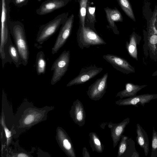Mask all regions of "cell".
Wrapping results in <instances>:
<instances>
[{
	"label": "cell",
	"mask_w": 157,
	"mask_h": 157,
	"mask_svg": "<svg viewBox=\"0 0 157 157\" xmlns=\"http://www.w3.org/2000/svg\"><path fill=\"white\" fill-rule=\"evenodd\" d=\"M9 28L21 57L22 64L26 66L28 63L29 53L24 26L20 22H14L10 24Z\"/></svg>",
	"instance_id": "obj_1"
},
{
	"label": "cell",
	"mask_w": 157,
	"mask_h": 157,
	"mask_svg": "<svg viewBox=\"0 0 157 157\" xmlns=\"http://www.w3.org/2000/svg\"><path fill=\"white\" fill-rule=\"evenodd\" d=\"M77 37L78 45L82 49L88 48L91 46L106 44L96 30L86 25L84 27L79 26Z\"/></svg>",
	"instance_id": "obj_2"
},
{
	"label": "cell",
	"mask_w": 157,
	"mask_h": 157,
	"mask_svg": "<svg viewBox=\"0 0 157 157\" xmlns=\"http://www.w3.org/2000/svg\"><path fill=\"white\" fill-rule=\"evenodd\" d=\"M68 13H62L46 24L41 25L37 35L36 42L41 44L47 40L57 31L60 25L68 17Z\"/></svg>",
	"instance_id": "obj_3"
},
{
	"label": "cell",
	"mask_w": 157,
	"mask_h": 157,
	"mask_svg": "<svg viewBox=\"0 0 157 157\" xmlns=\"http://www.w3.org/2000/svg\"><path fill=\"white\" fill-rule=\"evenodd\" d=\"M70 51L64 50L54 62L51 70L53 71L51 84L59 81L67 71L70 61Z\"/></svg>",
	"instance_id": "obj_4"
},
{
	"label": "cell",
	"mask_w": 157,
	"mask_h": 157,
	"mask_svg": "<svg viewBox=\"0 0 157 157\" xmlns=\"http://www.w3.org/2000/svg\"><path fill=\"white\" fill-rule=\"evenodd\" d=\"M74 15L72 14L63 23L55 44L52 49V53H57L66 42L72 30Z\"/></svg>",
	"instance_id": "obj_5"
},
{
	"label": "cell",
	"mask_w": 157,
	"mask_h": 157,
	"mask_svg": "<svg viewBox=\"0 0 157 157\" xmlns=\"http://www.w3.org/2000/svg\"><path fill=\"white\" fill-rule=\"evenodd\" d=\"M108 77V73H106L89 86L87 93L90 99L97 101L102 98L106 92Z\"/></svg>",
	"instance_id": "obj_6"
},
{
	"label": "cell",
	"mask_w": 157,
	"mask_h": 157,
	"mask_svg": "<svg viewBox=\"0 0 157 157\" xmlns=\"http://www.w3.org/2000/svg\"><path fill=\"white\" fill-rule=\"evenodd\" d=\"M102 70V67H97L95 65L82 68L78 75L71 80L67 86L84 84L96 76Z\"/></svg>",
	"instance_id": "obj_7"
},
{
	"label": "cell",
	"mask_w": 157,
	"mask_h": 157,
	"mask_svg": "<svg viewBox=\"0 0 157 157\" xmlns=\"http://www.w3.org/2000/svg\"><path fill=\"white\" fill-rule=\"evenodd\" d=\"M103 58L117 71L127 75L135 72L134 68L125 59L115 55L107 54Z\"/></svg>",
	"instance_id": "obj_8"
},
{
	"label": "cell",
	"mask_w": 157,
	"mask_h": 157,
	"mask_svg": "<svg viewBox=\"0 0 157 157\" xmlns=\"http://www.w3.org/2000/svg\"><path fill=\"white\" fill-rule=\"evenodd\" d=\"M118 146L117 157H139L135 142L131 138L122 135Z\"/></svg>",
	"instance_id": "obj_9"
},
{
	"label": "cell",
	"mask_w": 157,
	"mask_h": 157,
	"mask_svg": "<svg viewBox=\"0 0 157 157\" xmlns=\"http://www.w3.org/2000/svg\"><path fill=\"white\" fill-rule=\"evenodd\" d=\"M156 98H157V94H147L123 99H121L116 101L115 103L119 106L133 105L137 107L138 105H140L144 107L145 104Z\"/></svg>",
	"instance_id": "obj_10"
},
{
	"label": "cell",
	"mask_w": 157,
	"mask_h": 157,
	"mask_svg": "<svg viewBox=\"0 0 157 157\" xmlns=\"http://www.w3.org/2000/svg\"><path fill=\"white\" fill-rule=\"evenodd\" d=\"M6 63L13 62L17 67L22 64V59L16 46L12 43L10 34L4 48Z\"/></svg>",
	"instance_id": "obj_11"
},
{
	"label": "cell",
	"mask_w": 157,
	"mask_h": 157,
	"mask_svg": "<svg viewBox=\"0 0 157 157\" xmlns=\"http://www.w3.org/2000/svg\"><path fill=\"white\" fill-rule=\"evenodd\" d=\"M70 117L74 122L80 127L84 125L86 114L84 106L78 99L75 101L70 111Z\"/></svg>",
	"instance_id": "obj_12"
},
{
	"label": "cell",
	"mask_w": 157,
	"mask_h": 157,
	"mask_svg": "<svg viewBox=\"0 0 157 157\" xmlns=\"http://www.w3.org/2000/svg\"><path fill=\"white\" fill-rule=\"evenodd\" d=\"M130 119L127 117L121 122L115 123L109 122L108 127L110 129L111 136L113 140V147L115 148L120 141L125 128L130 122Z\"/></svg>",
	"instance_id": "obj_13"
},
{
	"label": "cell",
	"mask_w": 157,
	"mask_h": 157,
	"mask_svg": "<svg viewBox=\"0 0 157 157\" xmlns=\"http://www.w3.org/2000/svg\"><path fill=\"white\" fill-rule=\"evenodd\" d=\"M69 0H47L44 2L36 10V13L40 15H44L66 6Z\"/></svg>",
	"instance_id": "obj_14"
},
{
	"label": "cell",
	"mask_w": 157,
	"mask_h": 157,
	"mask_svg": "<svg viewBox=\"0 0 157 157\" xmlns=\"http://www.w3.org/2000/svg\"><path fill=\"white\" fill-rule=\"evenodd\" d=\"M104 10L109 24V27L112 29L114 34L118 35L119 32L115 22L123 21V18L122 14L116 7L114 9L106 7L105 8Z\"/></svg>",
	"instance_id": "obj_15"
},
{
	"label": "cell",
	"mask_w": 157,
	"mask_h": 157,
	"mask_svg": "<svg viewBox=\"0 0 157 157\" xmlns=\"http://www.w3.org/2000/svg\"><path fill=\"white\" fill-rule=\"evenodd\" d=\"M141 37L134 32L130 35L129 41H126V48L127 51L132 58L138 60L137 46L140 43Z\"/></svg>",
	"instance_id": "obj_16"
},
{
	"label": "cell",
	"mask_w": 157,
	"mask_h": 157,
	"mask_svg": "<svg viewBox=\"0 0 157 157\" xmlns=\"http://www.w3.org/2000/svg\"><path fill=\"white\" fill-rule=\"evenodd\" d=\"M136 141L140 147L143 149L145 155L147 156L149 151V142L147 134L139 124H136Z\"/></svg>",
	"instance_id": "obj_17"
},
{
	"label": "cell",
	"mask_w": 157,
	"mask_h": 157,
	"mask_svg": "<svg viewBox=\"0 0 157 157\" xmlns=\"http://www.w3.org/2000/svg\"><path fill=\"white\" fill-rule=\"evenodd\" d=\"M147 86V85H140L127 82L125 85L124 89L118 92L116 96L119 97L121 99L132 97L136 96L138 91Z\"/></svg>",
	"instance_id": "obj_18"
},
{
	"label": "cell",
	"mask_w": 157,
	"mask_h": 157,
	"mask_svg": "<svg viewBox=\"0 0 157 157\" xmlns=\"http://www.w3.org/2000/svg\"><path fill=\"white\" fill-rule=\"evenodd\" d=\"M61 132V139L63 149L68 156L76 157L75 149L70 138L64 131Z\"/></svg>",
	"instance_id": "obj_19"
},
{
	"label": "cell",
	"mask_w": 157,
	"mask_h": 157,
	"mask_svg": "<svg viewBox=\"0 0 157 157\" xmlns=\"http://www.w3.org/2000/svg\"><path fill=\"white\" fill-rule=\"evenodd\" d=\"M89 143L93 151H96L101 153L104 150V146L100 140L99 137L95 132L89 133Z\"/></svg>",
	"instance_id": "obj_20"
},
{
	"label": "cell",
	"mask_w": 157,
	"mask_h": 157,
	"mask_svg": "<svg viewBox=\"0 0 157 157\" xmlns=\"http://www.w3.org/2000/svg\"><path fill=\"white\" fill-rule=\"evenodd\" d=\"M95 7L90 6V2L89 0L87 6L85 25L89 27L94 30H95L94 27L95 24L97 22L95 14Z\"/></svg>",
	"instance_id": "obj_21"
},
{
	"label": "cell",
	"mask_w": 157,
	"mask_h": 157,
	"mask_svg": "<svg viewBox=\"0 0 157 157\" xmlns=\"http://www.w3.org/2000/svg\"><path fill=\"white\" fill-rule=\"evenodd\" d=\"M35 66L38 75L44 74L46 69V61L44 52L42 51L38 52L36 56Z\"/></svg>",
	"instance_id": "obj_22"
},
{
	"label": "cell",
	"mask_w": 157,
	"mask_h": 157,
	"mask_svg": "<svg viewBox=\"0 0 157 157\" xmlns=\"http://www.w3.org/2000/svg\"><path fill=\"white\" fill-rule=\"evenodd\" d=\"M121 9L125 14L134 21L135 17L131 3L129 0H117Z\"/></svg>",
	"instance_id": "obj_23"
},
{
	"label": "cell",
	"mask_w": 157,
	"mask_h": 157,
	"mask_svg": "<svg viewBox=\"0 0 157 157\" xmlns=\"http://www.w3.org/2000/svg\"><path fill=\"white\" fill-rule=\"evenodd\" d=\"M89 0H78L79 4V26L84 27L87 6Z\"/></svg>",
	"instance_id": "obj_24"
},
{
	"label": "cell",
	"mask_w": 157,
	"mask_h": 157,
	"mask_svg": "<svg viewBox=\"0 0 157 157\" xmlns=\"http://www.w3.org/2000/svg\"><path fill=\"white\" fill-rule=\"evenodd\" d=\"M2 13L0 35L4 36L8 32V26L6 23V8L5 0H2Z\"/></svg>",
	"instance_id": "obj_25"
},
{
	"label": "cell",
	"mask_w": 157,
	"mask_h": 157,
	"mask_svg": "<svg viewBox=\"0 0 157 157\" xmlns=\"http://www.w3.org/2000/svg\"><path fill=\"white\" fill-rule=\"evenodd\" d=\"M157 156V131L153 128L151 140V157Z\"/></svg>",
	"instance_id": "obj_26"
},
{
	"label": "cell",
	"mask_w": 157,
	"mask_h": 157,
	"mask_svg": "<svg viewBox=\"0 0 157 157\" xmlns=\"http://www.w3.org/2000/svg\"><path fill=\"white\" fill-rule=\"evenodd\" d=\"M34 117L32 115H29L27 117L25 120L24 122L26 124H29L33 121Z\"/></svg>",
	"instance_id": "obj_27"
},
{
	"label": "cell",
	"mask_w": 157,
	"mask_h": 157,
	"mask_svg": "<svg viewBox=\"0 0 157 157\" xmlns=\"http://www.w3.org/2000/svg\"><path fill=\"white\" fill-rule=\"evenodd\" d=\"M82 156L83 157H90V156L88 151V150L86 147H85L82 149Z\"/></svg>",
	"instance_id": "obj_28"
},
{
	"label": "cell",
	"mask_w": 157,
	"mask_h": 157,
	"mask_svg": "<svg viewBox=\"0 0 157 157\" xmlns=\"http://www.w3.org/2000/svg\"><path fill=\"white\" fill-rule=\"evenodd\" d=\"M5 131L6 137L8 138H9L11 136L10 132L8 130V129L6 128L5 129Z\"/></svg>",
	"instance_id": "obj_29"
},
{
	"label": "cell",
	"mask_w": 157,
	"mask_h": 157,
	"mask_svg": "<svg viewBox=\"0 0 157 157\" xmlns=\"http://www.w3.org/2000/svg\"><path fill=\"white\" fill-rule=\"evenodd\" d=\"M152 76H157V69L152 74Z\"/></svg>",
	"instance_id": "obj_30"
},
{
	"label": "cell",
	"mask_w": 157,
	"mask_h": 157,
	"mask_svg": "<svg viewBox=\"0 0 157 157\" xmlns=\"http://www.w3.org/2000/svg\"><path fill=\"white\" fill-rule=\"evenodd\" d=\"M25 0H16V2L17 3H19L24 2Z\"/></svg>",
	"instance_id": "obj_31"
},
{
	"label": "cell",
	"mask_w": 157,
	"mask_h": 157,
	"mask_svg": "<svg viewBox=\"0 0 157 157\" xmlns=\"http://www.w3.org/2000/svg\"><path fill=\"white\" fill-rule=\"evenodd\" d=\"M27 156V155H26L25 154H20L19 155H18V156H19V157H26Z\"/></svg>",
	"instance_id": "obj_32"
}]
</instances>
